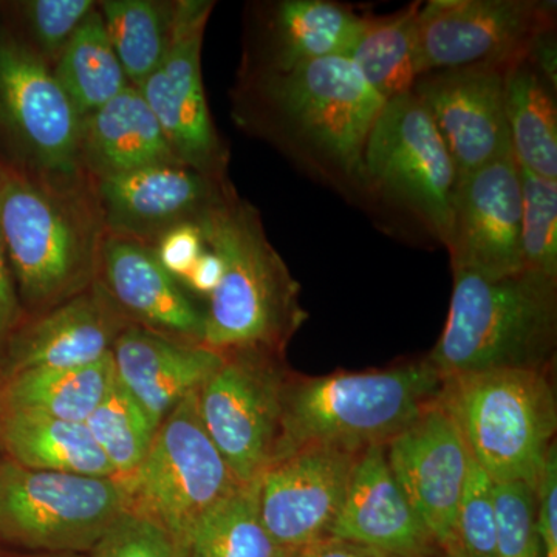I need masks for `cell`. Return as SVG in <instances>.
Instances as JSON below:
<instances>
[{"mask_svg": "<svg viewBox=\"0 0 557 557\" xmlns=\"http://www.w3.org/2000/svg\"><path fill=\"white\" fill-rule=\"evenodd\" d=\"M242 91L245 123L318 178L362 193V153L386 101L350 58H325L288 70L255 69Z\"/></svg>", "mask_w": 557, "mask_h": 557, "instance_id": "cell-1", "label": "cell"}, {"mask_svg": "<svg viewBox=\"0 0 557 557\" xmlns=\"http://www.w3.org/2000/svg\"><path fill=\"white\" fill-rule=\"evenodd\" d=\"M104 233L84 172L44 174L0 159V234L25 317L95 284Z\"/></svg>", "mask_w": 557, "mask_h": 557, "instance_id": "cell-2", "label": "cell"}, {"mask_svg": "<svg viewBox=\"0 0 557 557\" xmlns=\"http://www.w3.org/2000/svg\"><path fill=\"white\" fill-rule=\"evenodd\" d=\"M199 225L205 245L223 262L222 281L205 311L201 344L222 355L278 358L309 314L258 209L228 185Z\"/></svg>", "mask_w": 557, "mask_h": 557, "instance_id": "cell-3", "label": "cell"}, {"mask_svg": "<svg viewBox=\"0 0 557 557\" xmlns=\"http://www.w3.org/2000/svg\"><path fill=\"white\" fill-rule=\"evenodd\" d=\"M448 321L428 362L442 379L487 370H548L557 339V278L522 270H456Z\"/></svg>", "mask_w": 557, "mask_h": 557, "instance_id": "cell-4", "label": "cell"}, {"mask_svg": "<svg viewBox=\"0 0 557 557\" xmlns=\"http://www.w3.org/2000/svg\"><path fill=\"white\" fill-rule=\"evenodd\" d=\"M442 388V375L428 359L368 372L288 376L274 460L313 446L362 453L387 445L438 399Z\"/></svg>", "mask_w": 557, "mask_h": 557, "instance_id": "cell-5", "label": "cell"}, {"mask_svg": "<svg viewBox=\"0 0 557 557\" xmlns=\"http://www.w3.org/2000/svg\"><path fill=\"white\" fill-rule=\"evenodd\" d=\"M438 398L494 483H523L536 491L556 445V394L548 370L450 376L443 379Z\"/></svg>", "mask_w": 557, "mask_h": 557, "instance_id": "cell-6", "label": "cell"}, {"mask_svg": "<svg viewBox=\"0 0 557 557\" xmlns=\"http://www.w3.org/2000/svg\"><path fill=\"white\" fill-rule=\"evenodd\" d=\"M127 511L123 480L35 471L0 458V547L87 555Z\"/></svg>", "mask_w": 557, "mask_h": 557, "instance_id": "cell-7", "label": "cell"}, {"mask_svg": "<svg viewBox=\"0 0 557 557\" xmlns=\"http://www.w3.org/2000/svg\"><path fill=\"white\" fill-rule=\"evenodd\" d=\"M197 394L161 421L148 456L123 480L129 511L186 547L197 523L240 486L201 423Z\"/></svg>", "mask_w": 557, "mask_h": 557, "instance_id": "cell-8", "label": "cell"}, {"mask_svg": "<svg viewBox=\"0 0 557 557\" xmlns=\"http://www.w3.org/2000/svg\"><path fill=\"white\" fill-rule=\"evenodd\" d=\"M457 180L448 149L416 95L384 102L362 153V193L398 205L446 245Z\"/></svg>", "mask_w": 557, "mask_h": 557, "instance_id": "cell-9", "label": "cell"}, {"mask_svg": "<svg viewBox=\"0 0 557 557\" xmlns=\"http://www.w3.org/2000/svg\"><path fill=\"white\" fill-rule=\"evenodd\" d=\"M555 3L537 0H431L417 20L420 76L461 67H511L555 30Z\"/></svg>", "mask_w": 557, "mask_h": 557, "instance_id": "cell-10", "label": "cell"}, {"mask_svg": "<svg viewBox=\"0 0 557 557\" xmlns=\"http://www.w3.org/2000/svg\"><path fill=\"white\" fill-rule=\"evenodd\" d=\"M276 359L225 355L197 394L201 423L240 485L255 482L276 456L288 380Z\"/></svg>", "mask_w": 557, "mask_h": 557, "instance_id": "cell-11", "label": "cell"}, {"mask_svg": "<svg viewBox=\"0 0 557 557\" xmlns=\"http://www.w3.org/2000/svg\"><path fill=\"white\" fill-rule=\"evenodd\" d=\"M83 119L49 62L13 33L0 30V131L21 166L44 174H81Z\"/></svg>", "mask_w": 557, "mask_h": 557, "instance_id": "cell-12", "label": "cell"}, {"mask_svg": "<svg viewBox=\"0 0 557 557\" xmlns=\"http://www.w3.org/2000/svg\"><path fill=\"white\" fill-rule=\"evenodd\" d=\"M212 10L214 2L208 0L174 3L170 46L138 90L178 161L208 177L228 180V150L212 123L201 76V47Z\"/></svg>", "mask_w": 557, "mask_h": 557, "instance_id": "cell-13", "label": "cell"}, {"mask_svg": "<svg viewBox=\"0 0 557 557\" xmlns=\"http://www.w3.org/2000/svg\"><path fill=\"white\" fill-rule=\"evenodd\" d=\"M362 453L313 446L263 469L256 479L259 516L278 547L289 552L329 536Z\"/></svg>", "mask_w": 557, "mask_h": 557, "instance_id": "cell-14", "label": "cell"}, {"mask_svg": "<svg viewBox=\"0 0 557 557\" xmlns=\"http://www.w3.org/2000/svg\"><path fill=\"white\" fill-rule=\"evenodd\" d=\"M522 190L515 156L458 177L448 242L453 271L504 277L523 269Z\"/></svg>", "mask_w": 557, "mask_h": 557, "instance_id": "cell-15", "label": "cell"}, {"mask_svg": "<svg viewBox=\"0 0 557 557\" xmlns=\"http://www.w3.org/2000/svg\"><path fill=\"white\" fill-rule=\"evenodd\" d=\"M500 67L435 70L418 76L412 94L445 143L458 177L515 156L505 112Z\"/></svg>", "mask_w": 557, "mask_h": 557, "instance_id": "cell-16", "label": "cell"}, {"mask_svg": "<svg viewBox=\"0 0 557 557\" xmlns=\"http://www.w3.org/2000/svg\"><path fill=\"white\" fill-rule=\"evenodd\" d=\"M388 467L440 548L456 537L469 454L456 420L435 399L386 445Z\"/></svg>", "mask_w": 557, "mask_h": 557, "instance_id": "cell-17", "label": "cell"}, {"mask_svg": "<svg viewBox=\"0 0 557 557\" xmlns=\"http://www.w3.org/2000/svg\"><path fill=\"white\" fill-rule=\"evenodd\" d=\"M89 182L106 233L150 247L172 226L199 222L230 185L228 180L208 177L180 161Z\"/></svg>", "mask_w": 557, "mask_h": 557, "instance_id": "cell-18", "label": "cell"}, {"mask_svg": "<svg viewBox=\"0 0 557 557\" xmlns=\"http://www.w3.org/2000/svg\"><path fill=\"white\" fill-rule=\"evenodd\" d=\"M95 282L131 325L201 344L205 311L197 309L177 278L160 265L146 242L104 233Z\"/></svg>", "mask_w": 557, "mask_h": 557, "instance_id": "cell-19", "label": "cell"}, {"mask_svg": "<svg viewBox=\"0 0 557 557\" xmlns=\"http://www.w3.org/2000/svg\"><path fill=\"white\" fill-rule=\"evenodd\" d=\"M129 325L95 282L75 298L22 322L0 359V384L32 370L78 368L100 361Z\"/></svg>", "mask_w": 557, "mask_h": 557, "instance_id": "cell-20", "label": "cell"}, {"mask_svg": "<svg viewBox=\"0 0 557 557\" xmlns=\"http://www.w3.org/2000/svg\"><path fill=\"white\" fill-rule=\"evenodd\" d=\"M330 536L388 557H428L437 545L388 467L386 445L359 456Z\"/></svg>", "mask_w": 557, "mask_h": 557, "instance_id": "cell-21", "label": "cell"}, {"mask_svg": "<svg viewBox=\"0 0 557 557\" xmlns=\"http://www.w3.org/2000/svg\"><path fill=\"white\" fill-rule=\"evenodd\" d=\"M116 381L160 426L180 403L207 383L225 355L129 325L112 347Z\"/></svg>", "mask_w": 557, "mask_h": 557, "instance_id": "cell-22", "label": "cell"}, {"mask_svg": "<svg viewBox=\"0 0 557 557\" xmlns=\"http://www.w3.org/2000/svg\"><path fill=\"white\" fill-rule=\"evenodd\" d=\"M79 160L81 170L91 178L178 161L141 91L131 84L84 116Z\"/></svg>", "mask_w": 557, "mask_h": 557, "instance_id": "cell-23", "label": "cell"}, {"mask_svg": "<svg viewBox=\"0 0 557 557\" xmlns=\"http://www.w3.org/2000/svg\"><path fill=\"white\" fill-rule=\"evenodd\" d=\"M368 17L330 0H282L270 9L265 53L256 69L288 70L347 57Z\"/></svg>", "mask_w": 557, "mask_h": 557, "instance_id": "cell-24", "label": "cell"}, {"mask_svg": "<svg viewBox=\"0 0 557 557\" xmlns=\"http://www.w3.org/2000/svg\"><path fill=\"white\" fill-rule=\"evenodd\" d=\"M3 458L35 469L87 478H116L86 423L28 412H3Z\"/></svg>", "mask_w": 557, "mask_h": 557, "instance_id": "cell-25", "label": "cell"}, {"mask_svg": "<svg viewBox=\"0 0 557 557\" xmlns=\"http://www.w3.org/2000/svg\"><path fill=\"white\" fill-rule=\"evenodd\" d=\"M116 383L112 351L78 368L32 370L2 383L3 412L39 413L86 423Z\"/></svg>", "mask_w": 557, "mask_h": 557, "instance_id": "cell-26", "label": "cell"}, {"mask_svg": "<svg viewBox=\"0 0 557 557\" xmlns=\"http://www.w3.org/2000/svg\"><path fill=\"white\" fill-rule=\"evenodd\" d=\"M555 87L528 60L505 73V112L512 153L519 166L557 180Z\"/></svg>", "mask_w": 557, "mask_h": 557, "instance_id": "cell-27", "label": "cell"}, {"mask_svg": "<svg viewBox=\"0 0 557 557\" xmlns=\"http://www.w3.org/2000/svg\"><path fill=\"white\" fill-rule=\"evenodd\" d=\"M421 2L391 16L368 17L347 54L384 101L412 91L420 76L417 20Z\"/></svg>", "mask_w": 557, "mask_h": 557, "instance_id": "cell-28", "label": "cell"}, {"mask_svg": "<svg viewBox=\"0 0 557 557\" xmlns=\"http://www.w3.org/2000/svg\"><path fill=\"white\" fill-rule=\"evenodd\" d=\"M53 75L81 119L108 104L129 86L98 7L54 61Z\"/></svg>", "mask_w": 557, "mask_h": 557, "instance_id": "cell-29", "label": "cell"}, {"mask_svg": "<svg viewBox=\"0 0 557 557\" xmlns=\"http://www.w3.org/2000/svg\"><path fill=\"white\" fill-rule=\"evenodd\" d=\"M98 10L124 75L138 89L170 46L174 3L104 0Z\"/></svg>", "mask_w": 557, "mask_h": 557, "instance_id": "cell-30", "label": "cell"}, {"mask_svg": "<svg viewBox=\"0 0 557 557\" xmlns=\"http://www.w3.org/2000/svg\"><path fill=\"white\" fill-rule=\"evenodd\" d=\"M189 557H284L259 516L255 482L223 498L194 528Z\"/></svg>", "mask_w": 557, "mask_h": 557, "instance_id": "cell-31", "label": "cell"}, {"mask_svg": "<svg viewBox=\"0 0 557 557\" xmlns=\"http://www.w3.org/2000/svg\"><path fill=\"white\" fill-rule=\"evenodd\" d=\"M86 426L121 480L137 471L159 429L119 381L87 418Z\"/></svg>", "mask_w": 557, "mask_h": 557, "instance_id": "cell-32", "label": "cell"}, {"mask_svg": "<svg viewBox=\"0 0 557 557\" xmlns=\"http://www.w3.org/2000/svg\"><path fill=\"white\" fill-rule=\"evenodd\" d=\"M519 170L523 269L557 278V180Z\"/></svg>", "mask_w": 557, "mask_h": 557, "instance_id": "cell-33", "label": "cell"}, {"mask_svg": "<svg viewBox=\"0 0 557 557\" xmlns=\"http://www.w3.org/2000/svg\"><path fill=\"white\" fill-rule=\"evenodd\" d=\"M456 537L469 557H496L497 511L494 480L471 457L458 502Z\"/></svg>", "mask_w": 557, "mask_h": 557, "instance_id": "cell-34", "label": "cell"}, {"mask_svg": "<svg viewBox=\"0 0 557 557\" xmlns=\"http://www.w3.org/2000/svg\"><path fill=\"white\" fill-rule=\"evenodd\" d=\"M496 557H544L536 522V491L523 483H494Z\"/></svg>", "mask_w": 557, "mask_h": 557, "instance_id": "cell-35", "label": "cell"}, {"mask_svg": "<svg viewBox=\"0 0 557 557\" xmlns=\"http://www.w3.org/2000/svg\"><path fill=\"white\" fill-rule=\"evenodd\" d=\"M94 0H30L22 3V14L35 40L33 47L44 60L57 61L83 22L97 10Z\"/></svg>", "mask_w": 557, "mask_h": 557, "instance_id": "cell-36", "label": "cell"}, {"mask_svg": "<svg viewBox=\"0 0 557 557\" xmlns=\"http://www.w3.org/2000/svg\"><path fill=\"white\" fill-rule=\"evenodd\" d=\"M89 557H189L188 547L180 544L152 520L127 511L102 537Z\"/></svg>", "mask_w": 557, "mask_h": 557, "instance_id": "cell-37", "label": "cell"}, {"mask_svg": "<svg viewBox=\"0 0 557 557\" xmlns=\"http://www.w3.org/2000/svg\"><path fill=\"white\" fill-rule=\"evenodd\" d=\"M203 234L199 222H185L172 226L152 245L153 255L172 277L182 281L188 274L190 267L205 251Z\"/></svg>", "mask_w": 557, "mask_h": 557, "instance_id": "cell-38", "label": "cell"}, {"mask_svg": "<svg viewBox=\"0 0 557 557\" xmlns=\"http://www.w3.org/2000/svg\"><path fill=\"white\" fill-rule=\"evenodd\" d=\"M536 522L544 557H557V449L549 450L536 487Z\"/></svg>", "mask_w": 557, "mask_h": 557, "instance_id": "cell-39", "label": "cell"}, {"mask_svg": "<svg viewBox=\"0 0 557 557\" xmlns=\"http://www.w3.org/2000/svg\"><path fill=\"white\" fill-rule=\"evenodd\" d=\"M16 284L11 274L5 247H3L2 234H0V359L3 357L11 336L14 335L22 322L25 321Z\"/></svg>", "mask_w": 557, "mask_h": 557, "instance_id": "cell-40", "label": "cell"}, {"mask_svg": "<svg viewBox=\"0 0 557 557\" xmlns=\"http://www.w3.org/2000/svg\"><path fill=\"white\" fill-rule=\"evenodd\" d=\"M284 557H388L357 542L335 536L319 537L310 544L285 552Z\"/></svg>", "mask_w": 557, "mask_h": 557, "instance_id": "cell-41", "label": "cell"}, {"mask_svg": "<svg viewBox=\"0 0 557 557\" xmlns=\"http://www.w3.org/2000/svg\"><path fill=\"white\" fill-rule=\"evenodd\" d=\"M223 276V262L218 252L208 247L201 252L200 258L196 260L188 274L180 281L185 284L190 292L197 295L211 298L212 293L218 289Z\"/></svg>", "mask_w": 557, "mask_h": 557, "instance_id": "cell-42", "label": "cell"}, {"mask_svg": "<svg viewBox=\"0 0 557 557\" xmlns=\"http://www.w3.org/2000/svg\"><path fill=\"white\" fill-rule=\"evenodd\" d=\"M557 53L555 30H549L542 35L541 38L531 47L530 54L527 60L531 62L534 69L544 76L556 89L557 81Z\"/></svg>", "mask_w": 557, "mask_h": 557, "instance_id": "cell-43", "label": "cell"}, {"mask_svg": "<svg viewBox=\"0 0 557 557\" xmlns=\"http://www.w3.org/2000/svg\"><path fill=\"white\" fill-rule=\"evenodd\" d=\"M0 557H89L87 555H50V553H25L0 547Z\"/></svg>", "mask_w": 557, "mask_h": 557, "instance_id": "cell-44", "label": "cell"}, {"mask_svg": "<svg viewBox=\"0 0 557 557\" xmlns=\"http://www.w3.org/2000/svg\"><path fill=\"white\" fill-rule=\"evenodd\" d=\"M442 549L446 557H469L457 537L450 539L448 544L443 545Z\"/></svg>", "mask_w": 557, "mask_h": 557, "instance_id": "cell-45", "label": "cell"}, {"mask_svg": "<svg viewBox=\"0 0 557 557\" xmlns=\"http://www.w3.org/2000/svg\"><path fill=\"white\" fill-rule=\"evenodd\" d=\"M0 387H2V384H0ZM3 418V406H2V395H0V423H2Z\"/></svg>", "mask_w": 557, "mask_h": 557, "instance_id": "cell-46", "label": "cell"}]
</instances>
